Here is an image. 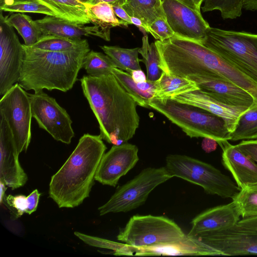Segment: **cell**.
<instances>
[{
  "mask_svg": "<svg viewBox=\"0 0 257 257\" xmlns=\"http://www.w3.org/2000/svg\"><path fill=\"white\" fill-rule=\"evenodd\" d=\"M165 167L172 177L180 178L200 186L207 194L232 199L240 190L236 184L218 169L187 156H167Z\"/></svg>",
  "mask_w": 257,
  "mask_h": 257,
  "instance_id": "6",
  "label": "cell"
},
{
  "mask_svg": "<svg viewBox=\"0 0 257 257\" xmlns=\"http://www.w3.org/2000/svg\"><path fill=\"white\" fill-rule=\"evenodd\" d=\"M131 19L132 24L139 28V29L144 33V34L148 33V30L146 26L140 19L135 17H131Z\"/></svg>",
  "mask_w": 257,
  "mask_h": 257,
  "instance_id": "44",
  "label": "cell"
},
{
  "mask_svg": "<svg viewBox=\"0 0 257 257\" xmlns=\"http://www.w3.org/2000/svg\"><path fill=\"white\" fill-rule=\"evenodd\" d=\"M236 146L257 164V140H243Z\"/></svg>",
  "mask_w": 257,
  "mask_h": 257,
  "instance_id": "38",
  "label": "cell"
},
{
  "mask_svg": "<svg viewBox=\"0 0 257 257\" xmlns=\"http://www.w3.org/2000/svg\"><path fill=\"white\" fill-rule=\"evenodd\" d=\"M218 143L214 139L209 138H204L202 142V148L207 153L214 151Z\"/></svg>",
  "mask_w": 257,
  "mask_h": 257,
  "instance_id": "41",
  "label": "cell"
},
{
  "mask_svg": "<svg viewBox=\"0 0 257 257\" xmlns=\"http://www.w3.org/2000/svg\"><path fill=\"white\" fill-rule=\"evenodd\" d=\"M34 21L42 35H51L72 38L94 36L107 41L110 40V36L97 25L86 26L50 16Z\"/></svg>",
  "mask_w": 257,
  "mask_h": 257,
  "instance_id": "21",
  "label": "cell"
},
{
  "mask_svg": "<svg viewBox=\"0 0 257 257\" xmlns=\"http://www.w3.org/2000/svg\"><path fill=\"white\" fill-rule=\"evenodd\" d=\"M87 13L90 22L98 26L105 33L110 36L111 28L117 26L127 27L126 22L118 20L112 6L106 3L87 5Z\"/></svg>",
  "mask_w": 257,
  "mask_h": 257,
  "instance_id": "26",
  "label": "cell"
},
{
  "mask_svg": "<svg viewBox=\"0 0 257 257\" xmlns=\"http://www.w3.org/2000/svg\"><path fill=\"white\" fill-rule=\"evenodd\" d=\"M82 68L87 75L98 77L112 74V69L116 66L106 54L90 50L84 58Z\"/></svg>",
  "mask_w": 257,
  "mask_h": 257,
  "instance_id": "32",
  "label": "cell"
},
{
  "mask_svg": "<svg viewBox=\"0 0 257 257\" xmlns=\"http://www.w3.org/2000/svg\"><path fill=\"white\" fill-rule=\"evenodd\" d=\"M113 11L116 16L120 20L126 22L129 25H132L131 17L120 5H114L112 6Z\"/></svg>",
  "mask_w": 257,
  "mask_h": 257,
  "instance_id": "40",
  "label": "cell"
},
{
  "mask_svg": "<svg viewBox=\"0 0 257 257\" xmlns=\"http://www.w3.org/2000/svg\"><path fill=\"white\" fill-rule=\"evenodd\" d=\"M100 135L84 134L52 177L49 196L59 208H74L89 196L95 176L107 149Z\"/></svg>",
  "mask_w": 257,
  "mask_h": 257,
  "instance_id": "2",
  "label": "cell"
},
{
  "mask_svg": "<svg viewBox=\"0 0 257 257\" xmlns=\"http://www.w3.org/2000/svg\"><path fill=\"white\" fill-rule=\"evenodd\" d=\"M222 149V162L240 189L257 185V164L228 141L218 144Z\"/></svg>",
  "mask_w": 257,
  "mask_h": 257,
  "instance_id": "19",
  "label": "cell"
},
{
  "mask_svg": "<svg viewBox=\"0 0 257 257\" xmlns=\"http://www.w3.org/2000/svg\"><path fill=\"white\" fill-rule=\"evenodd\" d=\"M111 73L138 105L150 108L149 104L155 95L156 81L136 82L130 74L117 68H113Z\"/></svg>",
  "mask_w": 257,
  "mask_h": 257,
  "instance_id": "23",
  "label": "cell"
},
{
  "mask_svg": "<svg viewBox=\"0 0 257 257\" xmlns=\"http://www.w3.org/2000/svg\"><path fill=\"white\" fill-rule=\"evenodd\" d=\"M240 213L236 204L229 203L209 208L194 217L187 235L195 237L200 234L229 228L240 220Z\"/></svg>",
  "mask_w": 257,
  "mask_h": 257,
  "instance_id": "17",
  "label": "cell"
},
{
  "mask_svg": "<svg viewBox=\"0 0 257 257\" xmlns=\"http://www.w3.org/2000/svg\"><path fill=\"white\" fill-rule=\"evenodd\" d=\"M187 7L200 12L201 4L204 0H177Z\"/></svg>",
  "mask_w": 257,
  "mask_h": 257,
  "instance_id": "43",
  "label": "cell"
},
{
  "mask_svg": "<svg viewBox=\"0 0 257 257\" xmlns=\"http://www.w3.org/2000/svg\"><path fill=\"white\" fill-rule=\"evenodd\" d=\"M80 81L102 139L113 145L127 143L139 126L136 102L112 74L98 77L84 75Z\"/></svg>",
  "mask_w": 257,
  "mask_h": 257,
  "instance_id": "1",
  "label": "cell"
},
{
  "mask_svg": "<svg viewBox=\"0 0 257 257\" xmlns=\"http://www.w3.org/2000/svg\"><path fill=\"white\" fill-rule=\"evenodd\" d=\"M199 89L196 83L188 78L163 72L160 78L156 81L154 98H170L181 93Z\"/></svg>",
  "mask_w": 257,
  "mask_h": 257,
  "instance_id": "24",
  "label": "cell"
},
{
  "mask_svg": "<svg viewBox=\"0 0 257 257\" xmlns=\"http://www.w3.org/2000/svg\"><path fill=\"white\" fill-rule=\"evenodd\" d=\"M0 15V95L3 96L19 82L25 49L13 27Z\"/></svg>",
  "mask_w": 257,
  "mask_h": 257,
  "instance_id": "11",
  "label": "cell"
},
{
  "mask_svg": "<svg viewBox=\"0 0 257 257\" xmlns=\"http://www.w3.org/2000/svg\"><path fill=\"white\" fill-rule=\"evenodd\" d=\"M136 82L145 81L147 80V77L144 72L141 70L133 71L131 74Z\"/></svg>",
  "mask_w": 257,
  "mask_h": 257,
  "instance_id": "45",
  "label": "cell"
},
{
  "mask_svg": "<svg viewBox=\"0 0 257 257\" xmlns=\"http://www.w3.org/2000/svg\"><path fill=\"white\" fill-rule=\"evenodd\" d=\"M40 195L38 190L35 189L27 196L28 206L26 213L31 214L37 210Z\"/></svg>",
  "mask_w": 257,
  "mask_h": 257,
  "instance_id": "39",
  "label": "cell"
},
{
  "mask_svg": "<svg viewBox=\"0 0 257 257\" xmlns=\"http://www.w3.org/2000/svg\"><path fill=\"white\" fill-rule=\"evenodd\" d=\"M148 32L160 41L168 40L175 36L165 17H160L155 20L148 27Z\"/></svg>",
  "mask_w": 257,
  "mask_h": 257,
  "instance_id": "36",
  "label": "cell"
},
{
  "mask_svg": "<svg viewBox=\"0 0 257 257\" xmlns=\"http://www.w3.org/2000/svg\"><path fill=\"white\" fill-rule=\"evenodd\" d=\"M243 9L247 11H257V0H244Z\"/></svg>",
  "mask_w": 257,
  "mask_h": 257,
  "instance_id": "46",
  "label": "cell"
},
{
  "mask_svg": "<svg viewBox=\"0 0 257 257\" xmlns=\"http://www.w3.org/2000/svg\"><path fill=\"white\" fill-rule=\"evenodd\" d=\"M237 224L244 227L257 230V217L242 218Z\"/></svg>",
  "mask_w": 257,
  "mask_h": 257,
  "instance_id": "42",
  "label": "cell"
},
{
  "mask_svg": "<svg viewBox=\"0 0 257 257\" xmlns=\"http://www.w3.org/2000/svg\"><path fill=\"white\" fill-rule=\"evenodd\" d=\"M7 205L10 208L15 219L21 217L27 208V197L23 195H9L5 198Z\"/></svg>",
  "mask_w": 257,
  "mask_h": 257,
  "instance_id": "37",
  "label": "cell"
},
{
  "mask_svg": "<svg viewBox=\"0 0 257 257\" xmlns=\"http://www.w3.org/2000/svg\"><path fill=\"white\" fill-rule=\"evenodd\" d=\"M12 0H0V7L10 3Z\"/></svg>",
  "mask_w": 257,
  "mask_h": 257,
  "instance_id": "48",
  "label": "cell"
},
{
  "mask_svg": "<svg viewBox=\"0 0 257 257\" xmlns=\"http://www.w3.org/2000/svg\"><path fill=\"white\" fill-rule=\"evenodd\" d=\"M187 237L173 220L162 216L134 215L117 235L118 240L133 247L173 244Z\"/></svg>",
  "mask_w": 257,
  "mask_h": 257,
  "instance_id": "7",
  "label": "cell"
},
{
  "mask_svg": "<svg viewBox=\"0 0 257 257\" xmlns=\"http://www.w3.org/2000/svg\"><path fill=\"white\" fill-rule=\"evenodd\" d=\"M122 255H223L219 250L206 244L196 237H189L177 243L151 247L135 248L125 244Z\"/></svg>",
  "mask_w": 257,
  "mask_h": 257,
  "instance_id": "20",
  "label": "cell"
},
{
  "mask_svg": "<svg viewBox=\"0 0 257 257\" xmlns=\"http://www.w3.org/2000/svg\"><path fill=\"white\" fill-rule=\"evenodd\" d=\"M186 78L194 81L199 89L225 104L248 108L257 105L249 92L219 76L207 74Z\"/></svg>",
  "mask_w": 257,
  "mask_h": 257,
  "instance_id": "16",
  "label": "cell"
},
{
  "mask_svg": "<svg viewBox=\"0 0 257 257\" xmlns=\"http://www.w3.org/2000/svg\"><path fill=\"white\" fill-rule=\"evenodd\" d=\"M167 22L175 35L202 43L210 27L200 11L192 9L177 0H162Z\"/></svg>",
  "mask_w": 257,
  "mask_h": 257,
  "instance_id": "13",
  "label": "cell"
},
{
  "mask_svg": "<svg viewBox=\"0 0 257 257\" xmlns=\"http://www.w3.org/2000/svg\"><path fill=\"white\" fill-rule=\"evenodd\" d=\"M13 0H12V1H13Z\"/></svg>",
  "mask_w": 257,
  "mask_h": 257,
  "instance_id": "49",
  "label": "cell"
},
{
  "mask_svg": "<svg viewBox=\"0 0 257 257\" xmlns=\"http://www.w3.org/2000/svg\"><path fill=\"white\" fill-rule=\"evenodd\" d=\"M244 0H204L203 12L218 10L223 19L240 17L243 9Z\"/></svg>",
  "mask_w": 257,
  "mask_h": 257,
  "instance_id": "34",
  "label": "cell"
},
{
  "mask_svg": "<svg viewBox=\"0 0 257 257\" xmlns=\"http://www.w3.org/2000/svg\"><path fill=\"white\" fill-rule=\"evenodd\" d=\"M137 146L128 143L113 145L103 155L95 180L102 185L115 187L120 178L136 165L139 160Z\"/></svg>",
  "mask_w": 257,
  "mask_h": 257,
  "instance_id": "14",
  "label": "cell"
},
{
  "mask_svg": "<svg viewBox=\"0 0 257 257\" xmlns=\"http://www.w3.org/2000/svg\"><path fill=\"white\" fill-rule=\"evenodd\" d=\"M0 115L11 130L18 153L26 152L31 140L33 116L29 94L18 83L2 96Z\"/></svg>",
  "mask_w": 257,
  "mask_h": 257,
  "instance_id": "9",
  "label": "cell"
},
{
  "mask_svg": "<svg viewBox=\"0 0 257 257\" xmlns=\"http://www.w3.org/2000/svg\"><path fill=\"white\" fill-rule=\"evenodd\" d=\"M105 54L112 60L116 68L131 74L135 70H141L139 58V48H123L116 46H100Z\"/></svg>",
  "mask_w": 257,
  "mask_h": 257,
  "instance_id": "28",
  "label": "cell"
},
{
  "mask_svg": "<svg viewBox=\"0 0 257 257\" xmlns=\"http://www.w3.org/2000/svg\"><path fill=\"white\" fill-rule=\"evenodd\" d=\"M139 53L142 55V62L146 66L147 80L152 81L158 80L163 73L160 68V55L155 42L149 43L147 34H144L142 38V46L139 48Z\"/></svg>",
  "mask_w": 257,
  "mask_h": 257,
  "instance_id": "30",
  "label": "cell"
},
{
  "mask_svg": "<svg viewBox=\"0 0 257 257\" xmlns=\"http://www.w3.org/2000/svg\"><path fill=\"white\" fill-rule=\"evenodd\" d=\"M36 1L49 8L58 18L81 25L91 23L87 15L86 4H90L93 0Z\"/></svg>",
  "mask_w": 257,
  "mask_h": 257,
  "instance_id": "22",
  "label": "cell"
},
{
  "mask_svg": "<svg viewBox=\"0 0 257 257\" xmlns=\"http://www.w3.org/2000/svg\"><path fill=\"white\" fill-rule=\"evenodd\" d=\"M149 105L191 138H209L218 144L230 140L231 133L224 119L205 109L171 98H153Z\"/></svg>",
  "mask_w": 257,
  "mask_h": 257,
  "instance_id": "4",
  "label": "cell"
},
{
  "mask_svg": "<svg viewBox=\"0 0 257 257\" xmlns=\"http://www.w3.org/2000/svg\"><path fill=\"white\" fill-rule=\"evenodd\" d=\"M170 98L181 103L193 105L221 117L225 121L230 133L234 131L240 116L249 108L225 104L199 89L184 92Z\"/></svg>",
  "mask_w": 257,
  "mask_h": 257,
  "instance_id": "18",
  "label": "cell"
},
{
  "mask_svg": "<svg viewBox=\"0 0 257 257\" xmlns=\"http://www.w3.org/2000/svg\"><path fill=\"white\" fill-rule=\"evenodd\" d=\"M203 45L257 83V34L210 27Z\"/></svg>",
  "mask_w": 257,
  "mask_h": 257,
  "instance_id": "5",
  "label": "cell"
},
{
  "mask_svg": "<svg viewBox=\"0 0 257 257\" xmlns=\"http://www.w3.org/2000/svg\"><path fill=\"white\" fill-rule=\"evenodd\" d=\"M232 199L242 218L257 217V185L240 189Z\"/></svg>",
  "mask_w": 257,
  "mask_h": 257,
  "instance_id": "33",
  "label": "cell"
},
{
  "mask_svg": "<svg viewBox=\"0 0 257 257\" xmlns=\"http://www.w3.org/2000/svg\"><path fill=\"white\" fill-rule=\"evenodd\" d=\"M122 7L130 16L140 19L147 30L155 20L165 17L162 0H126Z\"/></svg>",
  "mask_w": 257,
  "mask_h": 257,
  "instance_id": "25",
  "label": "cell"
},
{
  "mask_svg": "<svg viewBox=\"0 0 257 257\" xmlns=\"http://www.w3.org/2000/svg\"><path fill=\"white\" fill-rule=\"evenodd\" d=\"M195 237L220 251L223 255H257V230L238 224L226 229Z\"/></svg>",
  "mask_w": 257,
  "mask_h": 257,
  "instance_id": "12",
  "label": "cell"
},
{
  "mask_svg": "<svg viewBox=\"0 0 257 257\" xmlns=\"http://www.w3.org/2000/svg\"><path fill=\"white\" fill-rule=\"evenodd\" d=\"M89 45L86 39L67 38L55 35H42L38 41L30 47L52 52H67Z\"/></svg>",
  "mask_w": 257,
  "mask_h": 257,
  "instance_id": "29",
  "label": "cell"
},
{
  "mask_svg": "<svg viewBox=\"0 0 257 257\" xmlns=\"http://www.w3.org/2000/svg\"><path fill=\"white\" fill-rule=\"evenodd\" d=\"M25 57L18 83L35 93L46 89L67 92L72 88L82 68L89 45L67 52L33 49L23 44Z\"/></svg>",
  "mask_w": 257,
  "mask_h": 257,
  "instance_id": "3",
  "label": "cell"
},
{
  "mask_svg": "<svg viewBox=\"0 0 257 257\" xmlns=\"http://www.w3.org/2000/svg\"><path fill=\"white\" fill-rule=\"evenodd\" d=\"M0 10L11 13H39L55 17V14L49 8L36 0H14L1 6Z\"/></svg>",
  "mask_w": 257,
  "mask_h": 257,
  "instance_id": "35",
  "label": "cell"
},
{
  "mask_svg": "<svg viewBox=\"0 0 257 257\" xmlns=\"http://www.w3.org/2000/svg\"><path fill=\"white\" fill-rule=\"evenodd\" d=\"M230 135L232 141L257 140V105L240 116Z\"/></svg>",
  "mask_w": 257,
  "mask_h": 257,
  "instance_id": "31",
  "label": "cell"
},
{
  "mask_svg": "<svg viewBox=\"0 0 257 257\" xmlns=\"http://www.w3.org/2000/svg\"><path fill=\"white\" fill-rule=\"evenodd\" d=\"M29 95L32 116L39 127L48 133L55 140L70 144L74 132L72 121L67 111L43 90Z\"/></svg>",
  "mask_w": 257,
  "mask_h": 257,
  "instance_id": "10",
  "label": "cell"
},
{
  "mask_svg": "<svg viewBox=\"0 0 257 257\" xmlns=\"http://www.w3.org/2000/svg\"><path fill=\"white\" fill-rule=\"evenodd\" d=\"M166 168H147L121 186L98 209L100 215L127 212L143 205L150 193L158 186L171 179Z\"/></svg>",
  "mask_w": 257,
  "mask_h": 257,
  "instance_id": "8",
  "label": "cell"
},
{
  "mask_svg": "<svg viewBox=\"0 0 257 257\" xmlns=\"http://www.w3.org/2000/svg\"><path fill=\"white\" fill-rule=\"evenodd\" d=\"M3 18L9 26L15 28L21 36L26 46L30 47L37 43L42 36L39 28L31 17L21 13H13Z\"/></svg>",
  "mask_w": 257,
  "mask_h": 257,
  "instance_id": "27",
  "label": "cell"
},
{
  "mask_svg": "<svg viewBox=\"0 0 257 257\" xmlns=\"http://www.w3.org/2000/svg\"><path fill=\"white\" fill-rule=\"evenodd\" d=\"M19 155L11 130L0 115V181L12 190L24 186L28 179Z\"/></svg>",
  "mask_w": 257,
  "mask_h": 257,
  "instance_id": "15",
  "label": "cell"
},
{
  "mask_svg": "<svg viewBox=\"0 0 257 257\" xmlns=\"http://www.w3.org/2000/svg\"><path fill=\"white\" fill-rule=\"evenodd\" d=\"M126 1V0H93L91 3L89 5H95L99 3H106L110 4L111 6L117 4L123 6Z\"/></svg>",
  "mask_w": 257,
  "mask_h": 257,
  "instance_id": "47",
  "label": "cell"
}]
</instances>
